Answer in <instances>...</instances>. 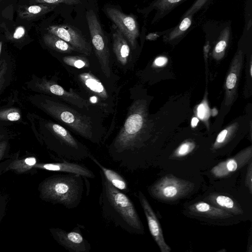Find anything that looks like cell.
<instances>
[{"mask_svg":"<svg viewBox=\"0 0 252 252\" xmlns=\"http://www.w3.org/2000/svg\"><path fill=\"white\" fill-rule=\"evenodd\" d=\"M31 100L62 126L93 143H103L109 136L104 124L107 116L100 109H82L43 94L33 96Z\"/></svg>","mask_w":252,"mask_h":252,"instance_id":"cell-1","label":"cell"},{"mask_svg":"<svg viewBox=\"0 0 252 252\" xmlns=\"http://www.w3.org/2000/svg\"><path fill=\"white\" fill-rule=\"evenodd\" d=\"M101 190L98 203L105 221L130 234H143V223L132 201L114 187L99 169Z\"/></svg>","mask_w":252,"mask_h":252,"instance_id":"cell-2","label":"cell"},{"mask_svg":"<svg viewBox=\"0 0 252 252\" xmlns=\"http://www.w3.org/2000/svg\"><path fill=\"white\" fill-rule=\"evenodd\" d=\"M40 139L60 161H81L91 154L88 148L62 125L37 118Z\"/></svg>","mask_w":252,"mask_h":252,"instance_id":"cell-3","label":"cell"},{"mask_svg":"<svg viewBox=\"0 0 252 252\" xmlns=\"http://www.w3.org/2000/svg\"><path fill=\"white\" fill-rule=\"evenodd\" d=\"M88 68L71 71L80 90L89 96V100L107 116L115 112L120 91L114 81L106 78L101 72L99 76Z\"/></svg>","mask_w":252,"mask_h":252,"instance_id":"cell-4","label":"cell"},{"mask_svg":"<svg viewBox=\"0 0 252 252\" xmlns=\"http://www.w3.org/2000/svg\"><path fill=\"white\" fill-rule=\"evenodd\" d=\"M83 190V178L70 173L49 176L38 186L39 196L42 200L62 205L69 209L78 206Z\"/></svg>","mask_w":252,"mask_h":252,"instance_id":"cell-5","label":"cell"},{"mask_svg":"<svg viewBox=\"0 0 252 252\" xmlns=\"http://www.w3.org/2000/svg\"><path fill=\"white\" fill-rule=\"evenodd\" d=\"M27 86L32 91L58 98L82 109H100L93 104L83 94L71 88L67 91L55 81L49 80L45 77L39 78L36 76H32L31 80L27 82Z\"/></svg>","mask_w":252,"mask_h":252,"instance_id":"cell-6","label":"cell"},{"mask_svg":"<svg viewBox=\"0 0 252 252\" xmlns=\"http://www.w3.org/2000/svg\"><path fill=\"white\" fill-rule=\"evenodd\" d=\"M86 17L90 33L92 43L98 60L100 69L107 79L116 82L117 76L112 70L110 51L107 39L101 24L94 12L90 9L86 12Z\"/></svg>","mask_w":252,"mask_h":252,"instance_id":"cell-7","label":"cell"},{"mask_svg":"<svg viewBox=\"0 0 252 252\" xmlns=\"http://www.w3.org/2000/svg\"><path fill=\"white\" fill-rule=\"evenodd\" d=\"M194 185L172 174L166 175L148 188L151 196L158 200L169 202L178 200L190 192Z\"/></svg>","mask_w":252,"mask_h":252,"instance_id":"cell-8","label":"cell"},{"mask_svg":"<svg viewBox=\"0 0 252 252\" xmlns=\"http://www.w3.org/2000/svg\"><path fill=\"white\" fill-rule=\"evenodd\" d=\"M48 32L53 34L71 45L76 52L84 56H90L92 47L81 32L74 26L68 24L52 25L47 29Z\"/></svg>","mask_w":252,"mask_h":252,"instance_id":"cell-9","label":"cell"},{"mask_svg":"<svg viewBox=\"0 0 252 252\" xmlns=\"http://www.w3.org/2000/svg\"><path fill=\"white\" fill-rule=\"evenodd\" d=\"M49 230L55 240L70 252H89L91 249V244L82 235L78 227L70 231L58 227H52Z\"/></svg>","mask_w":252,"mask_h":252,"instance_id":"cell-10","label":"cell"},{"mask_svg":"<svg viewBox=\"0 0 252 252\" xmlns=\"http://www.w3.org/2000/svg\"><path fill=\"white\" fill-rule=\"evenodd\" d=\"M106 13L110 20L125 36L133 50L136 48L137 38L139 35L138 24L131 15L124 14L114 7L106 9Z\"/></svg>","mask_w":252,"mask_h":252,"instance_id":"cell-11","label":"cell"},{"mask_svg":"<svg viewBox=\"0 0 252 252\" xmlns=\"http://www.w3.org/2000/svg\"><path fill=\"white\" fill-rule=\"evenodd\" d=\"M137 197L146 216L150 232L161 252H170L171 248L166 244L159 221L148 199L141 191Z\"/></svg>","mask_w":252,"mask_h":252,"instance_id":"cell-12","label":"cell"},{"mask_svg":"<svg viewBox=\"0 0 252 252\" xmlns=\"http://www.w3.org/2000/svg\"><path fill=\"white\" fill-rule=\"evenodd\" d=\"M252 157V149L250 146L240 151L232 158L220 162L212 168L211 172L216 178L226 177L248 164Z\"/></svg>","mask_w":252,"mask_h":252,"instance_id":"cell-13","label":"cell"},{"mask_svg":"<svg viewBox=\"0 0 252 252\" xmlns=\"http://www.w3.org/2000/svg\"><path fill=\"white\" fill-rule=\"evenodd\" d=\"M33 168L51 171L70 173L80 175L83 178L94 179L95 175L94 172L85 166L67 160L46 163H36Z\"/></svg>","mask_w":252,"mask_h":252,"instance_id":"cell-14","label":"cell"},{"mask_svg":"<svg viewBox=\"0 0 252 252\" xmlns=\"http://www.w3.org/2000/svg\"><path fill=\"white\" fill-rule=\"evenodd\" d=\"M113 51L120 67L124 69L130 67V49L125 36L116 27L113 32Z\"/></svg>","mask_w":252,"mask_h":252,"instance_id":"cell-15","label":"cell"},{"mask_svg":"<svg viewBox=\"0 0 252 252\" xmlns=\"http://www.w3.org/2000/svg\"><path fill=\"white\" fill-rule=\"evenodd\" d=\"M242 52L239 51L233 59L229 73L226 78L225 104L227 105L230 104L234 98L237 82L242 65Z\"/></svg>","mask_w":252,"mask_h":252,"instance_id":"cell-16","label":"cell"},{"mask_svg":"<svg viewBox=\"0 0 252 252\" xmlns=\"http://www.w3.org/2000/svg\"><path fill=\"white\" fill-rule=\"evenodd\" d=\"M192 213L211 219H224L232 216L231 213L204 201L196 202L189 207Z\"/></svg>","mask_w":252,"mask_h":252,"instance_id":"cell-17","label":"cell"},{"mask_svg":"<svg viewBox=\"0 0 252 252\" xmlns=\"http://www.w3.org/2000/svg\"><path fill=\"white\" fill-rule=\"evenodd\" d=\"M89 158L98 166L103 172L106 179L112 185L121 191L125 192L129 191L126 181L119 173L103 165L92 154L90 155Z\"/></svg>","mask_w":252,"mask_h":252,"instance_id":"cell-18","label":"cell"},{"mask_svg":"<svg viewBox=\"0 0 252 252\" xmlns=\"http://www.w3.org/2000/svg\"><path fill=\"white\" fill-rule=\"evenodd\" d=\"M207 199L212 205L231 214L239 215L243 213L241 208L229 196L219 194H212L207 197Z\"/></svg>","mask_w":252,"mask_h":252,"instance_id":"cell-19","label":"cell"},{"mask_svg":"<svg viewBox=\"0 0 252 252\" xmlns=\"http://www.w3.org/2000/svg\"><path fill=\"white\" fill-rule=\"evenodd\" d=\"M57 6L43 3L25 5L19 8L18 13L21 19L31 20L51 11Z\"/></svg>","mask_w":252,"mask_h":252,"instance_id":"cell-20","label":"cell"},{"mask_svg":"<svg viewBox=\"0 0 252 252\" xmlns=\"http://www.w3.org/2000/svg\"><path fill=\"white\" fill-rule=\"evenodd\" d=\"M43 41L48 47L61 53L70 54L73 52H76L69 43L49 32L43 35Z\"/></svg>","mask_w":252,"mask_h":252,"instance_id":"cell-21","label":"cell"},{"mask_svg":"<svg viewBox=\"0 0 252 252\" xmlns=\"http://www.w3.org/2000/svg\"><path fill=\"white\" fill-rule=\"evenodd\" d=\"M36 163V158L33 157L20 159H16L9 163L5 170H13L16 173L22 174L33 168Z\"/></svg>","mask_w":252,"mask_h":252,"instance_id":"cell-22","label":"cell"},{"mask_svg":"<svg viewBox=\"0 0 252 252\" xmlns=\"http://www.w3.org/2000/svg\"><path fill=\"white\" fill-rule=\"evenodd\" d=\"M192 12H187L186 17L183 16V20L181 22L171 31L167 36L169 40H172L178 38L188 31L190 27L192 22Z\"/></svg>","mask_w":252,"mask_h":252,"instance_id":"cell-23","label":"cell"},{"mask_svg":"<svg viewBox=\"0 0 252 252\" xmlns=\"http://www.w3.org/2000/svg\"><path fill=\"white\" fill-rule=\"evenodd\" d=\"M185 0H156L150 8L156 9L158 16L161 17Z\"/></svg>","mask_w":252,"mask_h":252,"instance_id":"cell-24","label":"cell"},{"mask_svg":"<svg viewBox=\"0 0 252 252\" xmlns=\"http://www.w3.org/2000/svg\"><path fill=\"white\" fill-rule=\"evenodd\" d=\"M63 62L75 69H84L90 67V63L84 55L66 56L62 58Z\"/></svg>","mask_w":252,"mask_h":252,"instance_id":"cell-25","label":"cell"},{"mask_svg":"<svg viewBox=\"0 0 252 252\" xmlns=\"http://www.w3.org/2000/svg\"><path fill=\"white\" fill-rule=\"evenodd\" d=\"M228 36L229 31L226 28L222 32L214 48L213 55L215 58L220 59L223 55L228 40Z\"/></svg>","mask_w":252,"mask_h":252,"instance_id":"cell-26","label":"cell"},{"mask_svg":"<svg viewBox=\"0 0 252 252\" xmlns=\"http://www.w3.org/2000/svg\"><path fill=\"white\" fill-rule=\"evenodd\" d=\"M10 77V65L4 59L0 60V93L4 89Z\"/></svg>","mask_w":252,"mask_h":252,"instance_id":"cell-27","label":"cell"},{"mask_svg":"<svg viewBox=\"0 0 252 252\" xmlns=\"http://www.w3.org/2000/svg\"><path fill=\"white\" fill-rule=\"evenodd\" d=\"M21 119V114L17 108H6L0 110V120L16 122Z\"/></svg>","mask_w":252,"mask_h":252,"instance_id":"cell-28","label":"cell"},{"mask_svg":"<svg viewBox=\"0 0 252 252\" xmlns=\"http://www.w3.org/2000/svg\"><path fill=\"white\" fill-rule=\"evenodd\" d=\"M195 144L190 141H186L180 145L173 154L174 158H181L190 153L194 149Z\"/></svg>","mask_w":252,"mask_h":252,"instance_id":"cell-29","label":"cell"},{"mask_svg":"<svg viewBox=\"0 0 252 252\" xmlns=\"http://www.w3.org/2000/svg\"><path fill=\"white\" fill-rule=\"evenodd\" d=\"M230 131V130L225 129L219 133L213 145V148L214 149L220 148L228 141L231 135V132Z\"/></svg>","mask_w":252,"mask_h":252,"instance_id":"cell-30","label":"cell"},{"mask_svg":"<svg viewBox=\"0 0 252 252\" xmlns=\"http://www.w3.org/2000/svg\"><path fill=\"white\" fill-rule=\"evenodd\" d=\"M37 3L58 5L64 3L67 5H76L81 3V0H33Z\"/></svg>","mask_w":252,"mask_h":252,"instance_id":"cell-31","label":"cell"},{"mask_svg":"<svg viewBox=\"0 0 252 252\" xmlns=\"http://www.w3.org/2000/svg\"><path fill=\"white\" fill-rule=\"evenodd\" d=\"M197 116L202 120H206L209 116V108L206 103L203 102L197 107Z\"/></svg>","mask_w":252,"mask_h":252,"instance_id":"cell-32","label":"cell"},{"mask_svg":"<svg viewBox=\"0 0 252 252\" xmlns=\"http://www.w3.org/2000/svg\"><path fill=\"white\" fill-rule=\"evenodd\" d=\"M252 163L250 162L246 176L245 183L251 193L252 192Z\"/></svg>","mask_w":252,"mask_h":252,"instance_id":"cell-33","label":"cell"},{"mask_svg":"<svg viewBox=\"0 0 252 252\" xmlns=\"http://www.w3.org/2000/svg\"><path fill=\"white\" fill-rule=\"evenodd\" d=\"M8 142L6 140L0 139V160L5 155L8 149Z\"/></svg>","mask_w":252,"mask_h":252,"instance_id":"cell-34","label":"cell"},{"mask_svg":"<svg viewBox=\"0 0 252 252\" xmlns=\"http://www.w3.org/2000/svg\"><path fill=\"white\" fill-rule=\"evenodd\" d=\"M25 33V30L24 28L22 26L18 27L13 34V37L15 39H19L24 36Z\"/></svg>","mask_w":252,"mask_h":252,"instance_id":"cell-35","label":"cell"},{"mask_svg":"<svg viewBox=\"0 0 252 252\" xmlns=\"http://www.w3.org/2000/svg\"><path fill=\"white\" fill-rule=\"evenodd\" d=\"M167 62V59L164 57H159L156 58L154 61V64L158 66H161L165 64Z\"/></svg>","mask_w":252,"mask_h":252,"instance_id":"cell-36","label":"cell"},{"mask_svg":"<svg viewBox=\"0 0 252 252\" xmlns=\"http://www.w3.org/2000/svg\"><path fill=\"white\" fill-rule=\"evenodd\" d=\"M88 178L84 177L83 179L85 180V183L86 186V196H87L90 191V183L88 179Z\"/></svg>","mask_w":252,"mask_h":252,"instance_id":"cell-37","label":"cell"},{"mask_svg":"<svg viewBox=\"0 0 252 252\" xmlns=\"http://www.w3.org/2000/svg\"><path fill=\"white\" fill-rule=\"evenodd\" d=\"M5 204H4V200H0V218L2 217V214L4 213Z\"/></svg>","mask_w":252,"mask_h":252,"instance_id":"cell-38","label":"cell"},{"mask_svg":"<svg viewBox=\"0 0 252 252\" xmlns=\"http://www.w3.org/2000/svg\"><path fill=\"white\" fill-rule=\"evenodd\" d=\"M198 122V119L197 118L194 117L193 118H192L191 122L192 127H195L197 125Z\"/></svg>","mask_w":252,"mask_h":252,"instance_id":"cell-39","label":"cell"},{"mask_svg":"<svg viewBox=\"0 0 252 252\" xmlns=\"http://www.w3.org/2000/svg\"><path fill=\"white\" fill-rule=\"evenodd\" d=\"M2 46V42L1 41H0V54L1 53V51Z\"/></svg>","mask_w":252,"mask_h":252,"instance_id":"cell-40","label":"cell"},{"mask_svg":"<svg viewBox=\"0 0 252 252\" xmlns=\"http://www.w3.org/2000/svg\"><path fill=\"white\" fill-rule=\"evenodd\" d=\"M2 138H2V136H1V135H0V139H2Z\"/></svg>","mask_w":252,"mask_h":252,"instance_id":"cell-41","label":"cell"},{"mask_svg":"<svg viewBox=\"0 0 252 252\" xmlns=\"http://www.w3.org/2000/svg\"><path fill=\"white\" fill-rule=\"evenodd\" d=\"M1 0H0V1H1Z\"/></svg>","mask_w":252,"mask_h":252,"instance_id":"cell-42","label":"cell"}]
</instances>
